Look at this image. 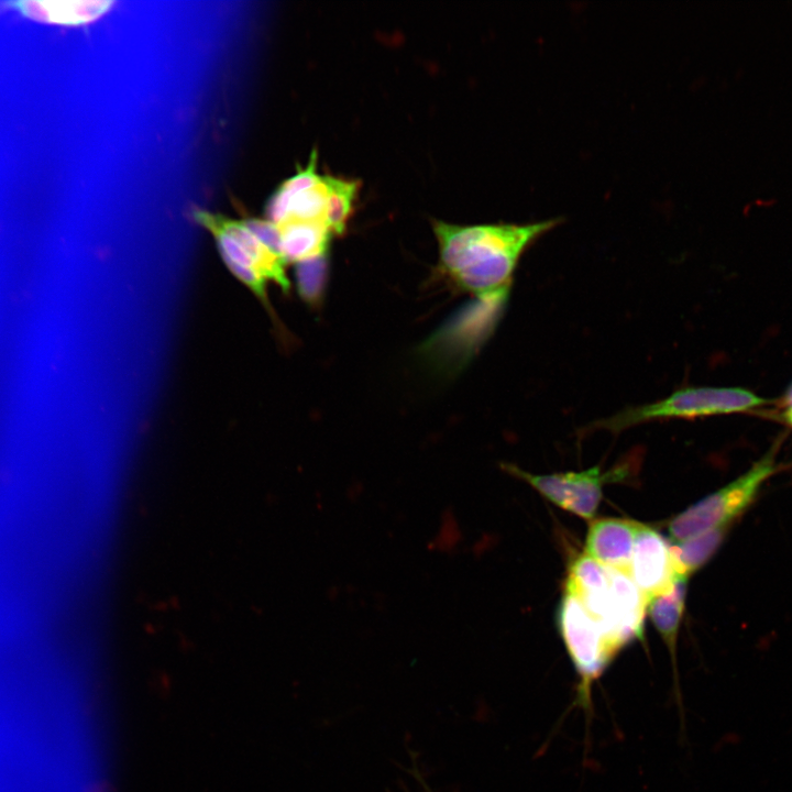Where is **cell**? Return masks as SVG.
<instances>
[{
  "label": "cell",
  "instance_id": "6da1fadb",
  "mask_svg": "<svg viewBox=\"0 0 792 792\" xmlns=\"http://www.w3.org/2000/svg\"><path fill=\"white\" fill-rule=\"evenodd\" d=\"M560 222L457 226L435 221L440 270L459 290L484 302L501 304L521 254Z\"/></svg>",
  "mask_w": 792,
  "mask_h": 792
},
{
  "label": "cell",
  "instance_id": "7a4b0ae2",
  "mask_svg": "<svg viewBox=\"0 0 792 792\" xmlns=\"http://www.w3.org/2000/svg\"><path fill=\"white\" fill-rule=\"evenodd\" d=\"M196 220L217 241L220 253L231 272L255 295L266 301V284L274 282L283 290L289 289L285 260L265 245L245 221L222 215L196 211Z\"/></svg>",
  "mask_w": 792,
  "mask_h": 792
},
{
  "label": "cell",
  "instance_id": "3957f363",
  "mask_svg": "<svg viewBox=\"0 0 792 792\" xmlns=\"http://www.w3.org/2000/svg\"><path fill=\"white\" fill-rule=\"evenodd\" d=\"M763 403L765 399L741 388L686 387L675 391L663 399L628 408L603 419L596 424V427L616 432L658 419H690L744 411Z\"/></svg>",
  "mask_w": 792,
  "mask_h": 792
},
{
  "label": "cell",
  "instance_id": "277c9868",
  "mask_svg": "<svg viewBox=\"0 0 792 792\" xmlns=\"http://www.w3.org/2000/svg\"><path fill=\"white\" fill-rule=\"evenodd\" d=\"M773 472L774 455L771 450L745 474L675 516L668 526L672 543L728 527L750 505Z\"/></svg>",
  "mask_w": 792,
  "mask_h": 792
},
{
  "label": "cell",
  "instance_id": "5b68a950",
  "mask_svg": "<svg viewBox=\"0 0 792 792\" xmlns=\"http://www.w3.org/2000/svg\"><path fill=\"white\" fill-rule=\"evenodd\" d=\"M509 474L521 479L557 506L586 520L594 518L600 505L603 485L620 481L625 473L620 468L602 472L594 466L580 472L532 474L513 464H503Z\"/></svg>",
  "mask_w": 792,
  "mask_h": 792
},
{
  "label": "cell",
  "instance_id": "8992f818",
  "mask_svg": "<svg viewBox=\"0 0 792 792\" xmlns=\"http://www.w3.org/2000/svg\"><path fill=\"white\" fill-rule=\"evenodd\" d=\"M558 622L565 647L585 683L595 679L616 652L582 602L564 591Z\"/></svg>",
  "mask_w": 792,
  "mask_h": 792
},
{
  "label": "cell",
  "instance_id": "52a82bcc",
  "mask_svg": "<svg viewBox=\"0 0 792 792\" xmlns=\"http://www.w3.org/2000/svg\"><path fill=\"white\" fill-rule=\"evenodd\" d=\"M629 575L648 603L669 592L678 576H684L678 571L669 541L645 525L635 540Z\"/></svg>",
  "mask_w": 792,
  "mask_h": 792
},
{
  "label": "cell",
  "instance_id": "ba28073f",
  "mask_svg": "<svg viewBox=\"0 0 792 792\" xmlns=\"http://www.w3.org/2000/svg\"><path fill=\"white\" fill-rule=\"evenodd\" d=\"M642 524L622 518H601L590 525L585 553L606 568L629 574L637 534Z\"/></svg>",
  "mask_w": 792,
  "mask_h": 792
},
{
  "label": "cell",
  "instance_id": "9c48e42d",
  "mask_svg": "<svg viewBox=\"0 0 792 792\" xmlns=\"http://www.w3.org/2000/svg\"><path fill=\"white\" fill-rule=\"evenodd\" d=\"M279 252L286 263L300 264L326 257L332 232L321 223L287 221L275 224Z\"/></svg>",
  "mask_w": 792,
  "mask_h": 792
},
{
  "label": "cell",
  "instance_id": "30bf717a",
  "mask_svg": "<svg viewBox=\"0 0 792 792\" xmlns=\"http://www.w3.org/2000/svg\"><path fill=\"white\" fill-rule=\"evenodd\" d=\"M112 4V1L24 0L10 2V6L29 19L64 25L91 22L105 14Z\"/></svg>",
  "mask_w": 792,
  "mask_h": 792
},
{
  "label": "cell",
  "instance_id": "8fae6325",
  "mask_svg": "<svg viewBox=\"0 0 792 792\" xmlns=\"http://www.w3.org/2000/svg\"><path fill=\"white\" fill-rule=\"evenodd\" d=\"M686 587L688 578L678 576L669 592L653 597L647 606L654 627L672 649L684 610Z\"/></svg>",
  "mask_w": 792,
  "mask_h": 792
},
{
  "label": "cell",
  "instance_id": "7c38bea8",
  "mask_svg": "<svg viewBox=\"0 0 792 792\" xmlns=\"http://www.w3.org/2000/svg\"><path fill=\"white\" fill-rule=\"evenodd\" d=\"M728 527H721L682 542L671 550L681 575L688 576L703 566L721 546Z\"/></svg>",
  "mask_w": 792,
  "mask_h": 792
},
{
  "label": "cell",
  "instance_id": "4fadbf2b",
  "mask_svg": "<svg viewBox=\"0 0 792 792\" xmlns=\"http://www.w3.org/2000/svg\"><path fill=\"white\" fill-rule=\"evenodd\" d=\"M358 189L359 184L354 180L329 176L326 222L332 234H341L344 231Z\"/></svg>",
  "mask_w": 792,
  "mask_h": 792
},
{
  "label": "cell",
  "instance_id": "5bb4252c",
  "mask_svg": "<svg viewBox=\"0 0 792 792\" xmlns=\"http://www.w3.org/2000/svg\"><path fill=\"white\" fill-rule=\"evenodd\" d=\"M326 275V257L297 264V282L301 295L315 300L322 290Z\"/></svg>",
  "mask_w": 792,
  "mask_h": 792
},
{
  "label": "cell",
  "instance_id": "9a60e30c",
  "mask_svg": "<svg viewBox=\"0 0 792 792\" xmlns=\"http://www.w3.org/2000/svg\"><path fill=\"white\" fill-rule=\"evenodd\" d=\"M785 399L790 408H792V386L788 391Z\"/></svg>",
  "mask_w": 792,
  "mask_h": 792
},
{
  "label": "cell",
  "instance_id": "2e32d148",
  "mask_svg": "<svg viewBox=\"0 0 792 792\" xmlns=\"http://www.w3.org/2000/svg\"><path fill=\"white\" fill-rule=\"evenodd\" d=\"M785 418L792 425V408H789V410L785 414Z\"/></svg>",
  "mask_w": 792,
  "mask_h": 792
}]
</instances>
